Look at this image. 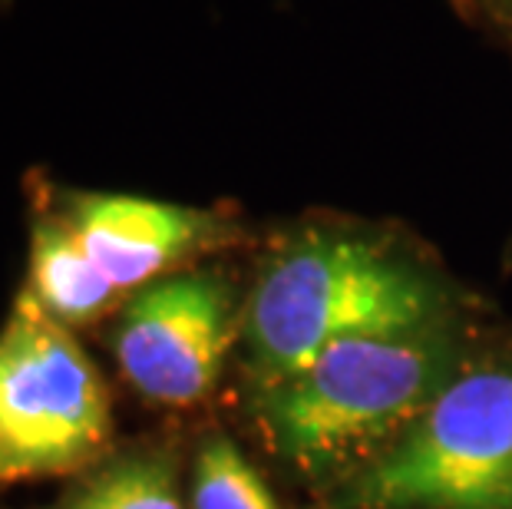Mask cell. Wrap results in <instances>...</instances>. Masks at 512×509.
Returning a JSON list of instances; mask_svg holds the SVG:
<instances>
[{
    "instance_id": "277c9868",
    "label": "cell",
    "mask_w": 512,
    "mask_h": 509,
    "mask_svg": "<svg viewBox=\"0 0 512 509\" xmlns=\"http://www.w3.org/2000/svg\"><path fill=\"white\" fill-rule=\"evenodd\" d=\"M113 440L100 367L20 288L0 328V483L96 467Z\"/></svg>"
},
{
    "instance_id": "5b68a950",
    "label": "cell",
    "mask_w": 512,
    "mask_h": 509,
    "mask_svg": "<svg viewBox=\"0 0 512 509\" xmlns=\"http://www.w3.org/2000/svg\"><path fill=\"white\" fill-rule=\"evenodd\" d=\"M242 308L238 281L212 262L133 291L110 338L123 381L159 407L202 404L242 338Z\"/></svg>"
},
{
    "instance_id": "52a82bcc",
    "label": "cell",
    "mask_w": 512,
    "mask_h": 509,
    "mask_svg": "<svg viewBox=\"0 0 512 509\" xmlns=\"http://www.w3.org/2000/svg\"><path fill=\"white\" fill-rule=\"evenodd\" d=\"M30 199V248L24 291L67 328H86L123 308V295L76 242L70 225L37 196Z\"/></svg>"
},
{
    "instance_id": "ba28073f",
    "label": "cell",
    "mask_w": 512,
    "mask_h": 509,
    "mask_svg": "<svg viewBox=\"0 0 512 509\" xmlns=\"http://www.w3.org/2000/svg\"><path fill=\"white\" fill-rule=\"evenodd\" d=\"M47 509H185L179 493V457L169 443H146L86 470Z\"/></svg>"
},
{
    "instance_id": "30bf717a",
    "label": "cell",
    "mask_w": 512,
    "mask_h": 509,
    "mask_svg": "<svg viewBox=\"0 0 512 509\" xmlns=\"http://www.w3.org/2000/svg\"><path fill=\"white\" fill-rule=\"evenodd\" d=\"M473 4L483 10V17L493 24L496 30L512 40V0H473Z\"/></svg>"
},
{
    "instance_id": "8992f818",
    "label": "cell",
    "mask_w": 512,
    "mask_h": 509,
    "mask_svg": "<svg viewBox=\"0 0 512 509\" xmlns=\"http://www.w3.org/2000/svg\"><path fill=\"white\" fill-rule=\"evenodd\" d=\"M27 196L43 199L70 225L90 262L123 298L245 242L238 215L219 205L205 209L126 192L73 189L47 179L40 169L27 176Z\"/></svg>"
},
{
    "instance_id": "7a4b0ae2",
    "label": "cell",
    "mask_w": 512,
    "mask_h": 509,
    "mask_svg": "<svg viewBox=\"0 0 512 509\" xmlns=\"http://www.w3.org/2000/svg\"><path fill=\"white\" fill-rule=\"evenodd\" d=\"M473 361L463 318L344 341L281 381L252 387L255 420L298 480L334 496L387 457Z\"/></svg>"
},
{
    "instance_id": "9c48e42d",
    "label": "cell",
    "mask_w": 512,
    "mask_h": 509,
    "mask_svg": "<svg viewBox=\"0 0 512 509\" xmlns=\"http://www.w3.org/2000/svg\"><path fill=\"white\" fill-rule=\"evenodd\" d=\"M189 503L192 509H281L261 473L225 433H209L195 450Z\"/></svg>"
},
{
    "instance_id": "8fae6325",
    "label": "cell",
    "mask_w": 512,
    "mask_h": 509,
    "mask_svg": "<svg viewBox=\"0 0 512 509\" xmlns=\"http://www.w3.org/2000/svg\"><path fill=\"white\" fill-rule=\"evenodd\" d=\"M10 4H14V0H0V10H7Z\"/></svg>"
},
{
    "instance_id": "3957f363",
    "label": "cell",
    "mask_w": 512,
    "mask_h": 509,
    "mask_svg": "<svg viewBox=\"0 0 512 509\" xmlns=\"http://www.w3.org/2000/svg\"><path fill=\"white\" fill-rule=\"evenodd\" d=\"M328 509H512V357L456 374Z\"/></svg>"
},
{
    "instance_id": "6da1fadb",
    "label": "cell",
    "mask_w": 512,
    "mask_h": 509,
    "mask_svg": "<svg viewBox=\"0 0 512 509\" xmlns=\"http://www.w3.org/2000/svg\"><path fill=\"white\" fill-rule=\"evenodd\" d=\"M460 291L420 248L354 222H308L265 248L245 291L252 387L275 384L344 341L463 318Z\"/></svg>"
}]
</instances>
